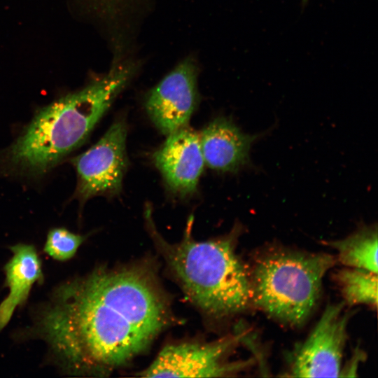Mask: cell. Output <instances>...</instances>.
Returning <instances> with one entry per match:
<instances>
[{"label": "cell", "instance_id": "6da1fadb", "mask_svg": "<svg viewBox=\"0 0 378 378\" xmlns=\"http://www.w3.org/2000/svg\"><path fill=\"white\" fill-rule=\"evenodd\" d=\"M169 321L153 273L132 265L98 269L62 285L36 328L64 370L99 374L142 352Z\"/></svg>", "mask_w": 378, "mask_h": 378}, {"label": "cell", "instance_id": "7a4b0ae2", "mask_svg": "<svg viewBox=\"0 0 378 378\" xmlns=\"http://www.w3.org/2000/svg\"><path fill=\"white\" fill-rule=\"evenodd\" d=\"M132 77L115 66L83 88L38 110L20 135L0 154V167L31 176L43 175L80 146Z\"/></svg>", "mask_w": 378, "mask_h": 378}, {"label": "cell", "instance_id": "3957f363", "mask_svg": "<svg viewBox=\"0 0 378 378\" xmlns=\"http://www.w3.org/2000/svg\"><path fill=\"white\" fill-rule=\"evenodd\" d=\"M144 216L150 237L178 285L206 316L224 319L251 305L248 268L235 249L239 224L222 237L197 241L192 236L191 216L183 238L169 243L157 230L149 204Z\"/></svg>", "mask_w": 378, "mask_h": 378}, {"label": "cell", "instance_id": "277c9868", "mask_svg": "<svg viewBox=\"0 0 378 378\" xmlns=\"http://www.w3.org/2000/svg\"><path fill=\"white\" fill-rule=\"evenodd\" d=\"M336 262L326 253L268 248L248 269L251 305L284 324L301 326L316 307L323 276Z\"/></svg>", "mask_w": 378, "mask_h": 378}, {"label": "cell", "instance_id": "5b68a950", "mask_svg": "<svg viewBox=\"0 0 378 378\" xmlns=\"http://www.w3.org/2000/svg\"><path fill=\"white\" fill-rule=\"evenodd\" d=\"M127 134L126 119L120 115L98 141L71 159L77 178L73 197L80 205L96 196L111 197L120 192L128 167Z\"/></svg>", "mask_w": 378, "mask_h": 378}, {"label": "cell", "instance_id": "8992f818", "mask_svg": "<svg viewBox=\"0 0 378 378\" xmlns=\"http://www.w3.org/2000/svg\"><path fill=\"white\" fill-rule=\"evenodd\" d=\"M239 337L209 343L187 342L164 346L141 372L144 377H217L232 375L250 362H230L227 357Z\"/></svg>", "mask_w": 378, "mask_h": 378}, {"label": "cell", "instance_id": "52a82bcc", "mask_svg": "<svg viewBox=\"0 0 378 378\" xmlns=\"http://www.w3.org/2000/svg\"><path fill=\"white\" fill-rule=\"evenodd\" d=\"M344 303L328 305L309 335L294 351L290 376L337 377L340 376L349 316Z\"/></svg>", "mask_w": 378, "mask_h": 378}, {"label": "cell", "instance_id": "ba28073f", "mask_svg": "<svg viewBox=\"0 0 378 378\" xmlns=\"http://www.w3.org/2000/svg\"><path fill=\"white\" fill-rule=\"evenodd\" d=\"M197 72L195 60L186 58L148 92L146 112L162 134L188 126L199 101Z\"/></svg>", "mask_w": 378, "mask_h": 378}, {"label": "cell", "instance_id": "9c48e42d", "mask_svg": "<svg viewBox=\"0 0 378 378\" xmlns=\"http://www.w3.org/2000/svg\"><path fill=\"white\" fill-rule=\"evenodd\" d=\"M167 136L153 154L154 164L170 191L181 197L191 195L205 166L199 135L186 126Z\"/></svg>", "mask_w": 378, "mask_h": 378}, {"label": "cell", "instance_id": "30bf717a", "mask_svg": "<svg viewBox=\"0 0 378 378\" xmlns=\"http://www.w3.org/2000/svg\"><path fill=\"white\" fill-rule=\"evenodd\" d=\"M198 135L205 165L217 172L230 173L237 172L250 163L251 146L260 136L243 132L224 116L214 119Z\"/></svg>", "mask_w": 378, "mask_h": 378}, {"label": "cell", "instance_id": "8fae6325", "mask_svg": "<svg viewBox=\"0 0 378 378\" xmlns=\"http://www.w3.org/2000/svg\"><path fill=\"white\" fill-rule=\"evenodd\" d=\"M11 258L4 266L8 296L0 304V331L8 324L17 307L27 300L34 284L41 281V259L31 244L10 246Z\"/></svg>", "mask_w": 378, "mask_h": 378}, {"label": "cell", "instance_id": "7c38bea8", "mask_svg": "<svg viewBox=\"0 0 378 378\" xmlns=\"http://www.w3.org/2000/svg\"><path fill=\"white\" fill-rule=\"evenodd\" d=\"M337 251L336 260L349 267L366 270L377 274V229L364 226L342 239L328 241Z\"/></svg>", "mask_w": 378, "mask_h": 378}, {"label": "cell", "instance_id": "4fadbf2b", "mask_svg": "<svg viewBox=\"0 0 378 378\" xmlns=\"http://www.w3.org/2000/svg\"><path fill=\"white\" fill-rule=\"evenodd\" d=\"M344 300L349 305L377 307V274L356 267L342 269L335 274Z\"/></svg>", "mask_w": 378, "mask_h": 378}, {"label": "cell", "instance_id": "5bb4252c", "mask_svg": "<svg viewBox=\"0 0 378 378\" xmlns=\"http://www.w3.org/2000/svg\"><path fill=\"white\" fill-rule=\"evenodd\" d=\"M85 238L64 227H54L48 233L44 251L54 260L66 261L75 255Z\"/></svg>", "mask_w": 378, "mask_h": 378}, {"label": "cell", "instance_id": "9a60e30c", "mask_svg": "<svg viewBox=\"0 0 378 378\" xmlns=\"http://www.w3.org/2000/svg\"><path fill=\"white\" fill-rule=\"evenodd\" d=\"M307 1V0H302V3L305 4Z\"/></svg>", "mask_w": 378, "mask_h": 378}]
</instances>
